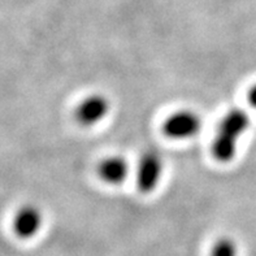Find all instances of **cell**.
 <instances>
[{"mask_svg": "<svg viewBox=\"0 0 256 256\" xmlns=\"http://www.w3.org/2000/svg\"><path fill=\"white\" fill-rule=\"evenodd\" d=\"M210 256H238V246L230 237H222L214 244Z\"/></svg>", "mask_w": 256, "mask_h": 256, "instance_id": "obj_7", "label": "cell"}, {"mask_svg": "<svg viewBox=\"0 0 256 256\" xmlns=\"http://www.w3.org/2000/svg\"><path fill=\"white\" fill-rule=\"evenodd\" d=\"M132 174V166L124 156H108L98 166V176L110 186H120Z\"/></svg>", "mask_w": 256, "mask_h": 256, "instance_id": "obj_6", "label": "cell"}, {"mask_svg": "<svg viewBox=\"0 0 256 256\" xmlns=\"http://www.w3.org/2000/svg\"><path fill=\"white\" fill-rule=\"evenodd\" d=\"M164 169H166V162L159 151L148 150L143 152L134 169L136 184L140 192L144 194L152 192L162 182Z\"/></svg>", "mask_w": 256, "mask_h": 256, "instance_id": "obj_2", "label": "cell"}, {"mask_svg": "<svg viewBox=\"0 0 256 256\" xmlns=\"http://www.w3.org/2000/svg\"><path fill=\"white\" fill-rule=\"evenodd\" d=\"M247 100H248V104L254 110H256V84H254L252 88L248 90V94H247Z\"/></svg>", "mask_w": 256, "mask_h": 256, "instance_id": "obj_8", "label": "cell"}, {"mask_svg": "<svg viewBox=\"0 0 256 256\" xmlns=\"http://www.w3.org/2000/svg\"><path fill=\"white\" fill-rule=\"evenodd\" d=\"M43 225V214L38 207L26 204L16 212L12 221L13 232L21 240L34 238Z\"/></svg>", "mask_w": 256, "mask_h": 256, "instance_id": "obj_5", "label": "cell"}, {"mask_svg": "<svg viewBox=\"0 0 256 256\" xmlns=\"http://www.w3.org/2000/svg\"><path fill=\"white\" fill-rule=\"evenodd\" d=\"M110 114V100L104 94H90L84 96L74 110L76 121L86 128L103 122Z\"/></svg>", "mask_w": 256, "mask_h": 256, "instance_id": "obj_4", "label": "cell"}, {"mask_svg": "<svg viewBox=\"0 0 256 256\" xmlns=\"http://www.w3.org/2000/svg\"><path fill=\"white\" fill-rule=\"evenodd\" d=\"M250 116L240 108H232L222 116L211 144V154L218 162L226 164L237 156L240 138L250 128Z\"/></svg>", "mask_w": 256, "mask_h": 256, "instance_id": "obj_1", "label": "cell"}, {"mask_svg": "<svg viewBox=\"0 0 256 256\" xmlns=\"http://www.w3.org/2000/svg\"><path fill=\"white\" fill-rule=\"evenodd\" d=\"M203 121L198 112L188 108L174 110L162 124V132L174 140H188L200 133Z\"/></svg>", "mask_w": 256, "mask_h": 256, "instance_id": "obj_3", "label": "cell"}]
</instances>
